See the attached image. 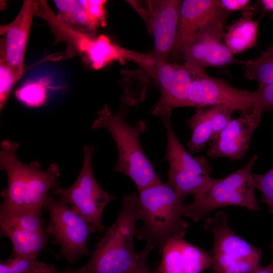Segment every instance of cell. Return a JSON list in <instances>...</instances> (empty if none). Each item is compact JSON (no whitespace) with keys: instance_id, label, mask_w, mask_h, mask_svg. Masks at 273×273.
<instances>
[{"instance_id":"obj_18","label":"cell","mask_w":273,"mask_h":273,"mask_svg":"<svg viewBox=\"0 0 273 273\" xmlns=\"http://www.w3.org/2000/svg\"><path fill=\"white\" fill-rule=\"evenodd\" d=\"M234 111L224 106L198 108L187 120L191 137L187 144L191 153L200 152L210 141H213L232 119Z\"/></svg>"},{"instance_id":"obj_25","label":"cell","mask_w":273,"mask_h":273,"mask_svg":"<svg viewBox=\"0 0 273 273\" xmlns=\"http://www.w3.org/2000/svg\"><path fill=\"white\" fill-rule=\"evenodd\" d=\"M245 77L259 85L273 84V43L254 60L243 61Z\"/></svg>"},{"instance_id":"obj_28","label":"cell","mask_w":273,"mask_h":273,"mask_svg":"<svg viewBox=\"0 0 273 273\" xmlns=\"http://www.w3.org/2000/svg\"><path fill=\"white\" fill-rule=\"evenodd\" d=\"M84 7L88 17L95 30L106 25L105 5L107 1L83 0L79 1Z\"/></svg>"},{"instance_id":"obj_23","label":"cell","mask_w":273,"mask_h":273,"mask_svg":"<svg viewBox=\"0 0 273 273\" xmlns=\"http://www.w3.org/2000/svg\"><path fill=\"white\" fill-rule=\"evenodd\" d=\"M58 10V16L68 26L82 32L96 35L86 12L79 1H53Z\"/></svg>"},{"instance_id":"obj_17","label":"cell","mask_w":273,"mask_h":273,"mask_svg":"<svg viewBox=\"0 0 273 273\" xmlns=\"http://www.w3.org/2000/svg\"><path fill=\"white\" fill-rule=\"evenodd\" d=\"M220 7L219 1H181L176 35L168 57L180 58L186 48Z\"/></svg>"},{"instance_id":"obj_33","label":"cell","mask_w":273,"mask_h":273,"mask_svg":"<svg viewBox=\"0 0 273 273\" xmlns=\"http://www.w3.org/2000/svg\"><path fill=\"white\" fill-rule=\"evenodd\" d=\"M271 247L272 249H273V240ZM252 273H273V260L266 266H260Z\"/></svg>"},{"instance_id":"obj_16","label":"cell","mask_w":273,"mask_h":273,"mask_svg":"<svg viewBox=\"0 0 273 273\" xmlns=\"http://www.w3.org/2000/svg\"><path fill=\"white\" fill-rule=\"evenodd\" d=\"M161 252V260L154 273H202L212 266L211 253L184 238H170Z\"/></svg>"},{"instance_id":"obj_22","label":"cell","mask_w":273,"mask_h":273,"mask_svg":"<svg viewBox=\"0 0 273 273\" xmlns=\"http://www.w3.org/2000/svg\"><path fill=\"white\" fill-rule=\"evenodd\" d=\"M42 210L12 207L1 203L0 221L32 232L44 233Z\"/></svg>"},{"instance_id":"obj_9","label":"cell","mask_w":273,"mask_h":273,"mask_svg":"<svg viewBox=\"0 0 273 273\" xmlns=\"http://www.w3.org/2000/svg\"><path fill=\"white\" fill-rule=\"evenodd\" d=\"M171 115L161 117L167 132L165 158L169 168L167 183L183 200L202 191L212 180V170L204 156L193 157L181 145L172 128Z\"/></svg>"},{"instance_id":"obj_34","label":"cell","mask_w":273,"mask_h":273,"mask_svg":"<svg viewBox=\"0 0 273 273\" xmlns=\"http://www.w3.org/2000/svg\"><path fill=\"white\" fill-rule=\"evenodd\" d=\"M260 2L264 10L273 12V0H262Z\"/></svg>"},{"instance_id":"obj_12","label":"cell","mask_w":273,"mask_h":273,"mask_svg":"<svg viewBox=\"0 0 273 273\" xmlns=\"http://www.w3.org/2000/svg\"><path fill=\"white\" fill-rule=\"evenodd\" d=\"M229 12L220 7L205 23L181 58L184 63L200 68L221 67L232 63L242 64L226 47L224 26Z\"/></svg>"},{"instance_id":"obj_19","label":"cell","mask_w":273,"mask_h":273,"mask_svg":"<svg viewBox=\"0 0 273 273\" xmlns=\"http://www.w3.org/2000/svg\"><path fill=\"white\" fill-rule=\"evenodd\" d=\"M192 76L185 64L178 65L174 79L168 90L153 108L152 114L162 116L171 114L173 109L188 107V96Z\"/></svg>"},{"instance_id":"obj_4","label":"cell","mask_w":273,"mask_h":273,"mask_svg":"<svg viewBox=\"0 0 273 273\" xmlns=\"http://www.w3.org/2000/svg\"><path fill=\"white\" fill-rule=\"evenodd\" d=\"M144 224L136 227L135 236L150 242L161 252L171 238H184L189 224L184 219L182 199L167 182L146 188L139 192Z\"/></svg>"},{"instance_id":"obj_27","label":"cell","mask_w":273,"mask_h":273,"mask_svg":"<svg viewBox=\"0 0 273 273\" xmlns=\"http://www.w3.org/2000/svg\"><path fill=\"white\" fill-rule=\"evenodd\" d=\"M252 179L255 188L261 192V202L273 214V167L262 174H252Z\"/></svg>"},{"instance_id":"obj_15","label":"cell","mask_w":273,"mask_h":273,"mask_svg":"<svg viewBox=\"0 0 273 273\" xmlns=\"http://www.w3.org/2000/svg\"><path fill=\"white\" fill-rule=\"evenodd\" d=\"M262 111L255 105L252 111L232 119L207 150L212 158H228L237 161L244 157L255 131L261 120Z\"/></svg>"},{"instance_id":"obj_1","label":"cell","mask_w":273,"mask_h":273,"mask_svg":"<svg viewBox=\"0 0 273 273\" xmlns=\"http://www.w3.org/2000/svg\"><path fill=\"white\" fill-rule=\"evenodd\" d=\"M122 208L114 222L91 251L90 258L78 268L66 267L68 273H130L155 246L147 242L144 250L136 252L133 238L136 223L141 218L139 194L125 195Z\"/></svg>"},{"instance_id":"obj_20","label":"cell","mask_w":273,"mask_h":273,"mask_svg":"<svg viewBox=\"0 0 273 273\" xmlns=\"http://www.w3.org/2000/svg\"><path fill=\"white\" fill-rule=\"evenodd\" d=\"M1 236L9 239L13 244L12 256L37 259L46 247V234L30 232L11 223L0 221Z\"/></svg>"},{"instance_id":"obj_7","label":"cell","mask_w":273,"mask_h":273,"mask_svg":"<svg viewBox=\"0 0 273 273\" xmlns=\"http://www.w3.org/2000/svg\"><path fill=\"white\" fill-rule=\"evenodd\" d=\"M223 211L205 219L204 228L213 238V273H252L260 266L262 252L237 235L229 226Z\"/></svg>"},{"instance_id":"obj_11","label":"cell","mask_w":273,"mask_h":273,"mask_svg":"<svg viewBox=\"0 0 273 273\" xmlns=\"http://www.w3.org/2000/svg\"><path fill=\"white\" fill-rule=\"evenodd\" d=\"M192 76L188 107L224 106L241 115L250 113L255 104L254 92L237 88L228 82L209 75L205 69L184 63Z\"/></svg>"},{"instance_id":"obj_10","label":"cell","mask_w":273,"mask_h":273,"mask_svg":"<svg viewBox=\"0 0 273 273\" xmlns=\"http://www.w3.org/2000/svg\"><path fill=\"white\" fill-rule=\"evenodd\" d=\"M95 150V145H84L82 166L76 180L70 187L56 188L53 192L102 233L106 228L101 221L104 210L115 197L104 190L95 179L92 165Z\"/></svg>"},{"instance_id":"obj_36","label":"cell","mask_w":273,"mask_h":273,"mask_svg":"<svg viewBox=\"0 0 273 273\" xmlns=\"http://www.w3.org/2000/svg\"><path fill=\"white\" fill-rule=\"evenodd\" d=\"M63 273H68V272L63 271Z\"/></svg>"},{"instance_id":"obj_26","label":"cell","mask_w":273,"mask_h":273,"mask_svg":"<svg viewBox=\"0 0 273 273\" xmlns=\"http://www.w3.org/2000/svg\"><path fill=\"white\" fill-rule=\"evenodd\" d=\"M54 266L44 262L23 256H11L1 260L0 273H58Z\"/></svg>"},{"instance_id":"obj_8","label":"cell","mask_w":273,"mask_h":273,"mask_svg":"<svg viewBox=\"0 0 273 273\" xmlns=\"http://www.w3.org/2000/svg\"><path fill=\"white\" fill-rule=\"evenodd\" d=\"M44 208L50 220L44 232L61 247L62 255L70 264H74L82 257L89 255L90 236L98 229L69 207L60 198L55 199L53 193L48 196Z\"/></svg>"},{"instance_id":"obj_14","label":"cell","mask_w":273,"mask_h":273,"mask_svg":"<svg viewBox=\"0 0 273 273\" xmlns=\"http://www.w3.org/2000/svg\"><path fill=\"white\" fill-rule=\"evenodd\" d=\"M35 1L25 0L16 18L10 23L0 26V60L11 69L18 80L24 71V56L33 17Z\"/></svg>"},{"instance_id":"obj_5","label":"cell","mask_w":273,"mask_h":273,"mask_svg":"<svg viewBox=\"0 0 273 273\" xmlns=\"http://www.w3.org/2000/svg\"><path fill=\"white\" fill-rule=\"evenodd\" d=\"M258 156L253 155L242 168L227 176L212 178L193 200L185 205V216L198 222L215 210L229 206H239L255 210L258 208L252 179V169Z\"/></svg>"},{"instance_id":"obj_32","label":"cell","mask_w":273,"mask_h":273,"mask_svg":"<svg viewBox=\"0 0 273 273\" xmlns=\"http://www.w3.org/2000/svg\"><path fill=\"white\" fill-rule=\"evenodd\" d=\"M148 256H145L138 266L130 273H154L149 269L147 265L146 261Z\"/></svg>"},{"instance_id":"obj_35","label":"cell","mask_w":273,"mask_h":273,"mask_svg":"<svg viewBox=\"0 0 273 273\" xmlns=\"http://www.w3.org/2000/svg\"><path fill=\"white\" fill-rule=\"evenodd\" d=\"M270 16H271V18L273 19V12L271 14Z\"/></svg>"},{"instance_id":"obj_3","label":"cell","mask_w":273,"mask_h":273,"mask_svg":"<svg viewBox=\"0 0 273 273\" xmlns=\"http://www.w3.org/2000/svg\"><path fill=\"white\" fill-rule=\"evenodd\" d=\"M126 114L127 108L124 105H121L117 113L114 114L105 104L98 111L92 128L104 129L110 133L118 153L114 171L129 177L139 192L162 181L140 143V136L147 129L146 122L139 120L134 125H130L126 122Z\"/></svg>"},{"instance_id":"obj_2","label":"cell","mask_w":273,"mask_h":273,"mask_svg":"<svg viewBox=\"0 0 273 273\" xmlns=\"http://www.w3.org/2000/svg\"><path fill=\"white\" fill-rule=\"evenodd\" d=\"M17 143L4 139L1 141L0 169L8 176V185L2 190V203L15 207L42 210L51 190L57 188L60 168L52 163L42 171L40 163L33 161L29 164L17 157Z\"/></svg>"},{"instance_id":"obj_30","label":"cell","mask_w":273,"mask_h":273,"mask_svg":"<svg viewBox=\"0 0 273 273\" xmlns=\"http://www.w3.org/2000/svg\"><path fill=\"white\" fill-rule=\"evenodd\" d=\"M255 104L262 111L273 110V84L259 85L256 91Z\"/></svg>"},{"instance_id":"obj_29","label":"cell","mask_w":273,"mask_h":273,"mask_svg":"<svg viewBox=\"0 0 273 273\" xmlns=\"http://www.w3.org/2000/svg\"><path fill=\"white\" fill-rule=\"evenodd\" d=\"M18 81L9 66L0 60V111L3 109L11 91Z\"/></svg>"},{"instance_id":"obj_13","label":"cell","mask_w":273,"mask_h":273,"mask_svg":"<svg viewBox=\"0 0 273 273\" xmlns=\"http://www.w3.org/2000/svg\"><path fill=\"white\" fill-rule=\"evenodd\" d=\"M146 24L154 45L149 53L157 61H165L174 44L181 1H128Z\"/></svg>"},{"instance_id":"obj_6","label":"cell","mask_w":273,"mask_h":273,"mask_svg":"<svg viewBox=\"0 0 273 273\" xmlns=\"http://www.w3.org/2000/svg\"><path fill=\"white\" fill-rule=\"evenodd\" d=\"M35 2V16L48 23L55 42L66 44L64 54L66 59L80 56L84 63L95 70L101 69L119 59V46L108 36L102 34L97 36L77 31L63 23L47 1L37 0Z\"/></svg>"},{"instance_id":"obj_24","label":"cell","mask_w":273,"mask_h":273,"mask_svg":"<svg viewBox=\"0 0 273 273\" xmlns=\"http://www.w3.org/2000/svg\"><path fill=\"white\" fill-rule=\"evenodd\" d=\"M55 87L47 76L25 82L15 92V97L23 105L30 108H38L47 102L49 90Z\"/></svg>"},{"instance_id":"obj_31","label":"cell","mask_w":273,"mask_h":273,"mask_svg":"<svg viewBox=\"0 0 273 273\" xmlns=\"http://www.w3.org/2000/svg\"><path fill=\"white\" fill-rule=\"evenodd\" d=\"M221 8L230 12L239 10H248L249 0H221L219 1ZM244 11V12H245Z\"/></svg>"},{"instance_id":"obj_21","label":"cell","mask_w":273,"mask_h":273,"mask_svg":"<svg viewBox=\"0 0 273 273\" xmlns=\"http://www.w3.org/2000/svg\"><path fill=\"white\" fill-rule=\"evenodd\" d=\"M252 12H244L243 17L228 28L224 41L233 55L239 54L256 45L258 30V20H253Z\"/></svg>"}]
</instances>
